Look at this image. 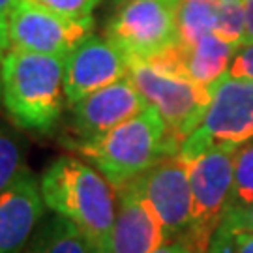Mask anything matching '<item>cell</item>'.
<instances>
[{"label":"cell","mask_w":253,"mask_h":253,"mask_svg":"<svg viewBox=\"0 0 253 253\" xmlns=\"http://www.w3.org/2000/svg\"><path fill=\"white\" fill-rule=\"evenodd\" d=\"M154 253H197L193 250V246L190 242H186V240H167L165 244H162L158 250Z\"/></svg>","instance_id":"obj_24"},{"label":"cell","mask_w":253,"mask_h":253,"mask_svg":"<svg viewBox=\"0 0 253 253\" xmlns=\"http://www.w3.org/2000/svg\"><path fill=\"white\" fill-rule=\"evenodd\" d=\"M236 49L238 45L235 43H229L216 34H208L190 45L176 42L148 64L205 86H214L227 73Z\"/></svg>","instance_id":"obj_14"},{"label":"cell","mask_w":253,"mask_h":253,"mask_svg":"<svg viewBox=\"0 0 253 253\" xmlns=\"http://www.w3.org/2000/svg\"><path fill=\"white\" fill-rule=\"evenodd\" d=\"M253 203V137L238 145L233 167V191L229 212L242 210ZM227 212V214H229Z\"/></svg>","instance_id":"obj_17"},{"label":"cell","mask_w":253,"mask_h":253,"mask_svg":"<svg viewBox=\"0 0 253 253\" xmlns=\"http://www.w3.org/2000/svg\"><path fill=\"white\" fill-rule=\"evenodd\" d=\"M182 0H124L109 19L105 38L129 62H150L178 40Z\"/></svg>","instance_id":"obj_5"},{"label":"cell","mask_w":253,"mask_h":253,"mask_svg":"<svg viewBox=\"0 0 253 253\" xmlns=\"http://www.w3.org/2000/svg\"><path fill=\"white\" fill-rule=\"evenodd\" d=\"M117 191V216L103 253H154L167 242L162 223L131 182Z\"/></svg>","instance_id":"obj_13"},{"label":"cell","mask_w":253,"mask_h":253,"mask_svg":"<svg viewBox=\"0 0 253 253\" xmlns=\"http://www.w3.org/2000/svg\"><path fill=\"white\" fill-rule=\"evenodd\" d=\"M25 169L19 141L8 131L0 129V191L6 190Z\"/></svg>","instance_id":"obj_18"},{"label":"cell","mask_w":253,"mask_h":253,"mask_svg":"<svg viewBox=\"0 0 253 253\" xmlns=\"http://www.w3.org/2000/svg\"><path fill=\"white\" fill-rule=\"evenodd\" d=\"M219 229L221 231H236V233H253V203L242 210L229 212Z\"/></svg>","instance_id":"obj_22"},{"label":"cell","mask_w":253,"mask_h":253,"mask_svg":"<svg viewBox=\"0 0 253 253\" xmlns=\"http://www.w3.org/2000/svg\"><path fill=\"white\" fill-rule=\"evenodd\" d=\"M244 8H246L244 43H252L253 42V0H244Z\"/></svg>","instance_id":"obj_25"},{"label":"cell","mask_w":253,"mask_h":253,"mask_svg":"<svg viewBox=\"0 0 253 253\" xmlns=\"http://www.w3.org/2000/svg\"><path fill=\"white\" fill-rule=\"evenodd\" d=\"M68 145L88 160L115 190L143 174L163 156L180 150L152 105L103 135L73 139Z\"/></svg>","instance_id":"obj_2"},{"label":"cell","mask_w":253,"mask_h":253,"mask_svg":"<svg viewBox=\"0 0 253 253\" xmlns=\"http://www.w3.org/2000/svg\"><path fill=\"white\" fill-rule=\"evenodd\" d=\"M150 105L129 77L107 84L79 100L73 109L77 139H94L124 124Z\"/></svg>","instance_id":"obj_11"},{"label":"cell","mask_w":253,"mask_h":253,"mask_svg":"<svg viewBox=\"0 0 253 253\" xmlns=\"http://www.w3.org/2000/svg\"><path fill=\"white\" fill-rule=\"evenodd\" d=\"M40 178L25 169L0 191V253H23L43 217Z\"/></svg>","instance_id":"obj_12"},{"label":"cell","mask_w":253,"mask_h":253,"mask_svg":"<svg viewBox=\"0 0 253 253\" xmlns=\"http://www.w3.org/2000/svg\"><path fill=\"white\" fill-rule=\"evenodd\" d=\"M64 60L19 49L2 56V105L15 126L38 133L56 126L66 103Z\"/></svg>","instance_id":"obj_3"},{"label":"cell","mask_w":253,"mask_h":253,"mask_svg":"<svg viewBox=\"0 0 253 253\" xmlns=\"http://www.w3.org/2000/svg\"><path fill=\"white\" fill-rule=\"evenodd\" d=\"M40 190L53 214L70 219L98 252H105L117 216V197L96 167L73 156H58L42 172Z\"/></svg>","instance_id":"obj_1"},{"label":"cell","mask_w":253,"mask_h":253,"mask_svg":"<svg viewBox=\"0 0 253 253\" xmlns=\"http://www.w3.org/2000/svg\"><path fill=\"white\" fill-rule=\"evenodd\" d=\"M208 253H253V233L217 229Z\"/></svg>","instance_id":"obj_19"},{"label":"cell","mask_w":253,"mask_h":253,"mask_svg":"<svg viewBox=\"0 0 253 253\" xmlns=\"http://www.w3.org/2000/svg\"><path fill=\"white\" fill-rule=\"evenodd\" d=\"M2 90H4V81H2V54H0V103H2Z\"/></svg>","instance_id":"obj_26"},{"label":"cell","mask_w":253,"mask_h":253,"mask_svg":"<svg viewBox=\"0 0 253 253\" xmlns=\"http://www.w3.org/2000/svg\"><path fill=\"white\" fill-rule=\"evenodd\" d=\"M23 253H100L79 227L66 217L54 216L38 225Z\"/></svg>","instance_id":"obj_15"},{"label":"cell","mask_w":253,"mask_h":253,"mask_svg":"<svg viewBox=\"0 0 253 253\" xmlns=\"http://www.w3.org/2000/svg\"><path fill=\"white\" fill-rule=\"evenodd\" d=\"M129 60L109 38L90 34L64 60L66 103L75 105L92 92L127 77Z\"/></svg>","instance_id":"obj_10"},{"label":"cell","mask_w":253,"mask_h":253,"mask_svg":"<svg viewBox=\"0 0 253 253\" xmlns=\"http://www.w3.org/2000/svg\"><path fill=\"white\" fill-rule=\"evenodd\" d=\"M127 77L158 109L178 146L203 122L214 96V86L172 75L148 62H129Z\"/></svg>","instance_id":"obj_6"},{"label":"cell","mask_w":253,"mask_h":253,"mask_svg":"<svg viewBox=\"0 0 253 253\" xmlns=\"http://www.w3.org/2000/svg\"><path fill=\"white\" fill-rule=\"evenodd\" d=\"M141 199L162 223L167 240L186 238L191 223L190 165L180 152L167 154L131 180Z\"/></svg>","instance_id":"obj_8"},{"label":"cell","mask_w":253,"mask_h":253,"mask_svg":"<svg viewBox=\"0 0 253 253\" xmlns=\"http://www.w3.org/2000/svg\"><path fill=\"white\" fill-rule=\"evenodd\" d=\"M225 77H229V79H242V81H253V42L252 43H244V45H240L236 49Z\"/></svg>","instance_id":"obj_21"},{"label":"cell","mask_w":253,"mask_h":253,"mask_svg":"<svg viewBox=\"0 0 253 253\" xmlns=\"http://www.w3.org/2000/svg\"><path fill=\"white\" fill-rule=\"evenodd\" d=\"M238 145H219L191 160V223L186 242L197 253H208L210 242L223 223L233 191V167Z\"/></svg>","instance_id":"obj_4"},{"label":"cell","mask_w":253,"mask_h":253,"mask_svg":"<svg viewBox=\"0 0 253 253\" xmlns=\"http://www.w3.org/2000/svg\"><path fill=\"white\" fill-rule=\"evenodd\" d=\"M223 0H182L178 9V43L190 45L216 34Z\"/></svg>","instance_id":"obj_16"},{"label":"cell","mask_w":253,"mask_h":253,"mask_svg":"<svg viewBox=\"0 0 253 253\" xmlns=\"http://www.w3.org/2000/svg\"><path fill=\"white\" fill-rule=\"evenodd\" d=\"M92 30V17L72 19L32 0H17L9 15V47L66 58Z\"/></svg>","instance_id":"obj_9"},{"label":"cell","mask_w":253,"mask_h":253,"mask_svg":"<svg viewBox=\"0 0 253 253\" xmlns=\"http://www.w3.org/2000/svg\"><path fill=\"white\" fill-rule=\"evenodd\" d=\"M43 8L56 11L60 15L72 19H86L92 17V11L101 0H32Z\"/></svg>","instance_id":"obj_20"},{"label":"cell","mask_w":253,"mask_h":253,"mask_svg":"<svg viewBox=\"0 0 253 253\" xmlns=\"http://www.w3.org/2000/svg\"><path fill=\"white\" fill-rule=\"evenodd\" d=\"M17 0H0V54L8 53L9 49V15Z\"/></svg>","instance_id":"obj_23"},{"label":"cell","mask_w":253,"mask_h":253,"mask_svg":"<svg viewBox=\"0 0 253 253\" xmlns=\"http://www.w3.org/2000/svg\"><path fill=\"white\" fill-rule=\"evenodd\" d=\"M253 137V81L221 77L199 126L184 139L180 156L190 163L219 145H242Z\"/></svg>","instance_id":"obj_7"}]
</instances>
